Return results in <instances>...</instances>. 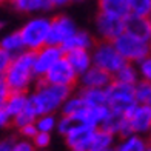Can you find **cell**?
Returning <instances> with one entry per match:
<instances>
[{"instance_id": "6da1fadb", "label": "cell", "mask_w": 151, "mask_h": 151, "mask_svg": "<svg viewBox=\"0 0 151 151\" xmlns=\"http://www.w3.org/2000/svg\"><path fill=\"white\" fill-rule=\"evenodd\" d=\"M70 86L50 83L45 80H39L37 88L28 94V105L37 116L46 113H56L62 108L63 102L71 96Z\"/></svg>"}, {"instance_id": "7a4b0ae2", "label": "cell", "mask_w": 151, "mask_h": 151, "mask_svg": "<svg viewBox=\"0 0 151 151\" xmlns=\"http://www.w3.org/2000/svg\"><path fill=\"white\" fill-rule=\"evenodd\" d=\"M34 63V51L23 50L22 52L16 54L11 60V65L8 66L3 79L8 85L9 91H23L26 93L28 88L36 77L32 71Z\"/></svg>"}, {"instance_id": "3957f363", "label": "cell", "mask_w": 151, "mask_h": 151, "mask_svg": "<svg viewBox=\"0 0 151 151\" xmlns=\"http://www.w3.org/2000/svg\"><path fill=\"white\" fill-rule=\"evenodd\" d=\"M50 28H51V19L43 17V16L29 19L19 29L22 40H23V45H25V50L37 51L42 46L48 45Z\"/></svg>"}, {"instance_id": "277c9868", "label": "cell", "mask_w": 151, "mask_h": 151, "mask_svg": "<svg viewBox=\"0 0 151 151\" xmlns=\"http://www.w3.org/2000/svg\"><path fill=\"white\" fill-rule=\"evenodd\" d=\"M106 96H108L109 109L125 116L137 105V100L134 96V85L113 80L106 86Z\"/></svg>"}, {"instance_id": "5b68a950", "label": "cell", "mask_w": 151, "mask_h": 151, "mask_svg": "<svg viewBox=\"0 0 151 151\" xmlns=\"http://www.w3.org/2000/svg\"><path fill=\"white\" fill-rule=\"evenodd\" d=\"M113 43L120 56L129 63H137V62H140L143 57H147L151 52L148 40L136 37L129 32L120 34L117 39L113 40Z\"/></svg>"}, {"instance_id": "8992f818", "label": "cell", "mask_w": 151, "mask_h": 151, "mask_svg": "<svg viewBox=\"0 0 151 151\" xmlns=\"http://www.w3.org/2000/svg\"><path fill=\"white\" fill-rule=\"evenodd\" d=\"M91 59L93 65L108 71L111 76L127 62L116 50L114 43L108 42V40H102V42L94 45V48L91 50Z\"/></svg>"}, {"instance_id": "52a82bcc", "label": "cell", "mask_w": 151, "mask_h": 151, "mask_svg": "<svg viewBox=\"0 0 151 151\" xmlns=\"http://www.w3.org/2000/svg\"><path fill=\"white\" fill-rule=\"evenodd\" d=\"M63 56H65L63 48L59 45H50V43L42 46L37 51H34V63H32L34 77L37 80L43 79L45 74L50 71V68Z\"/></svg>"}, {"instance_id": "ba28073f", "label": "cell", "mask_w": 151, "mask_h": 151, "mask_svg": "<svg viewBox=\"0 0 151 151\" xmlns=\"http://www.w3.org/2000/svg\"><path fill=\"white\" fill-rule=\"evenodd\" d=\"M40 80L73 88L79 80V74L76 73V70L70 65V62H68L63 56L60 60H57L56 63L50 68V71L45 74V77L40 79Z\"/></svg>"}, {"instance_id": "9c48e42d", "label": "cell", "mask_w": 151, "mask_h": 151, "mask_svg": "<svg viewBox=\"0 0 151 151\" xmlns=\"http://www.w3.org/2000/svg\"><path fill=\"white\" fill-rule=\"evenodd\" d=\"M96 31L102 40L113 42L114 39H117L120 34L125 32V19L99 11L96 17Z\"/></svg>"}, {"instance_id": "30bf717a", "label": "cell", "mask_w": 151, "mask_h": 151, "mask_svg": "<svg viewBox=\"0 0 151 151\" xmlns=\"http://www.w3.org/2000/svg\"><path fill=\"white\" fill-rule=\"evenodd\" d=\"M96 131H97L96 127L86 123H76L74 128L65 136L66 145L71 151H90Z\"/></svg>"}, {"instance_id": "8fae6325", "label": "cell", "mask_w": 151, "mask_h": 151, "mask_svg": "<svg viewBox=\"0 0 151 151\" xmlns=\"http://www.w3.org/2000/svg\"><path fill=\"white\" fill-rule=\"evenodd\" d=\"M77 31L74 20L68 16H57L51 19V28H50V36H48V43L50 45H59L62 46L73 34Z\"/></svg>"}, {"instance_id": "7c38bea8", "label": "cell", "mask_w": 151, "mask_h": 151, "mask_svg": "<svg viewBox=\"0 0 151 151\" xmlns=\"http://www.w3.org/2000/svg\"><path fill=\"white\" fill-rule=\"evenodd\" d=\"M134 134H145L151 128V108L147 104H137L127 114Z\"/></svg>"}, {"instance_id": "4fadbf2b", "label": "cell", "mask_w": 151, "mask_h": 151, "mask_svg": "<svg viewBox=\"0 0 151 151\" xmlns=\"http://www.w3.org/2000/svg\"><path fill=\"white\" fill-rule=\"evenodd\" d=\"M79 82L82 88H106L113 82V76L108 71L93 65L83 74L79 76Z\"/></svg>"}, {"instance_id": "5bb4252c", "label": "cell", "mask_w": 151, "mask_h": 151, "mask_svg": "<svg viewBox=\"0 0 151 151\" xmlns=\"http://www.w3.org/2000/svg\"><path fill=\"white\" fill-rule=\"evenodd\" d=\"M125 32H129L136 37L148 40L151 36V17L129 14L125 17Z\"/></svg>"}, {"instance_id": "9a60e30c", "label": "cell", "mask_w": 151, "mask_h": 151, "mask_svg": "<svg viewBox=\"0 0 151 151\" xmlns=\"http://www.w3.org/2000/svg\"><path fill=\"white\" fill-rule=\"evenodd\" d=\"M65 59L70 62V65L76 70L79 76L83 74L88 68L93 66L91 51L90 50H71L65 52Z\"/></svg>"}, {"instance_id": "2e32d148", "label": "cell", "mask_w": 151, "mask_h": 151, "mask_svg": "<svg viewBox=\"0 0 151 151\" xmlns=\"http://www.w3.org/2000/svg\"><path fill=\"white\" fill-rule=\"evenodd\" d=\"M96 45L94 42V37L91 36L90 32L86 31H82V29H77L73 36L66 40V42L62 45L63 51H71V50H93Z\"/></svg>"}, {"instance_id": "e0dca14e", "label": "cell", "mask_w": 151, "mask_h": 151, "mask_svg": "<svg viewBox=\"0 0 151 151\" xmlns=\"http://www.w3.org/2000/svg\"><path fill=\"white\" fill-rule=\"evenodd\" d=\"M26 106H28V94L23 91H11L5 102V109L9 113L11 117H16Z\"/></svg>"}, {"instance_id": "ac0fdd59", "label": "cell", "mask_w": 151, "mask_h": 151, "mask_svg": "<svg viewBox=\"0 0 151 151\" xmlns=\"http://www.w3.org/2000/svg\"><path fill=\"white\" fill-rule=\"evenodd\" d=\"M97 5H99V11L105 12V14L117 16V17H123V19L129 16L127 0H99Z\"/></svg>"}, {"instance_id": "d6986e66", "label": "cell", "mask_w": 151, "mask_h": 151, "mask_svg": "<svg viewBox=\"0 0 151 151\" xmlns=\"http://www.w3.org/2000/svg\"><path fill=\"white\" fill-rule=\"evenodd\" d=\"M85 100L86 106H104L108 105L106 88H82L79 93Z\"/></svg>"}, {"instance_id": "ffe728a7", "label": "cell", "mask_w": 151, "mask_h": 151, "mask_svg": "<svg viewBox=\"0 0 151 151\" xmlns=\"http://www.w3.org/2000/svg\"><path fill=\"white\" fill-rule=\"evenodd\" d=\"M14 9L23 14H31V12H42L48 11L52 6L48 0H11Z\"/></svg>"}, {"instance_id": "44dd1931", "label": "cell", "mask_w": 151, "mask_h": 151, "mask_svg": "<svg viewBox=\"0 0 151 151\" xmlns=\"http://www.w3.org/2000/svg\"><path fill=\"white\" fill-rule=\"evenodd\" d=\"M113 80L116 82H122V83H128V85H136L140 80L139 70H137L136 63H129L125 62L117 71L113 74Z\"/></svg>"}, {"instance_id": "7402d4cb", "label": "cell", "mask_w": 151, "mask_h": 151, "mask_svg": "<svg viewBox=\"0 0 151 151\" xmlns=\"http://www.w3.org/2000/svg\"><path fill=\"white\" fill-rule=\"evenodd\" d=\"M148 142L142 137V134H131L122 137V140L114 147V151H147Z\"/></svg>"}, {"instance_id": "603a6c76", "label": "cell", "mask_w": 151, "mask_h": 151, "mask_svg": "<svg viewBox=\"0 0 151 151\" xmlns=\"http://www.w3.org/2000/svg\"><path fill=\"white\" fill-rule=\"evenodd\" d=\"M90 151H114V134L97 128Z\"/></svg>"}, {"instance_id": "cb8c5ba5", "label": "cell", "mask_w": 151, "mask_h": 151, "mask_svg": "<svg viewBox=\"0 0 151 151\" xmlns=\"http://www.w3.org/2000/svg\"><path fill=\"white\" fill-rule=\"evenodd\" d=\"M0 46H2L5 51H8L9 54H12V56H16V54L22 52L25 50L22 36H20L19 31L9 32V34H6L5 37H2V40H0Z\"/></svg>"}, {"instance_id": "d4e9b609", "label": "cell", "mask_w": 151, "mask_h": 151, "mask_svg": "<svg viewBox=\"0 0 151 151\" xmlns=\"http://www.w3.org/2000/svg\"><path fill=\"white\" fill-rule=\"evenodd\" d=\"M85 108H86L85 100L82 99L80 94H76V96H70L63 102V105H62L60 109H62V114L63 116H71V117L76 119Z\"/></svg>"}, {"instance_id": "484cf974", "label": "cell", "mask_w": 151, "mask_h": 151, "mask_svg": "<svg viewBox=\"0 0 151 151\" xmlns=\"http://www.w3.org/2000/svg\"><path fill=\"white\" fill-rule=\"evenodd\" d=\"M34 123H36L37 131L51 134V131H54L57 127V119H56V116H54V113H46V114L37 116V119Z\"/></svg>"}, {"instance_id": "4316f807", "label": "cell", "mask_w": 151, "mask_h": 151, "mask_svg": "<svg viewBox=\"0 0 151 151\" xmlns=\"http://www.w3.org/2000/svg\"><path fill=\"white\" fill-rule=\"evenodd\" d=\"M129 14L151 17V0H127Z\"/></svg>"}, {"instance_id": "83f0119b", "label": "cell", "mask_w": 151, "mask_h": 151, "mask_svg": "<svg viewBox=\"0 0 151 151\" xmlns=\"http://www.w3.org/2000/svg\"><path fill=\"white\" fill-rule=\"evenodd\" d=\"M134 96H136L137 104H148V100L151 97V82L140 79L134 85Z\"/></svg>"}, {"instance_id": "f1b7e54d", "label": "cell", "mask_w": 151, "mask_h": 151, "mask_svg": "<svg viewBox=\"0 0 151 151\" xmlns=\"http://www.w3.org/2000/svg\"><path fill=\"white\" fill-rule=\"evenodd\" d=\"M36 119H37V114L32 111V108L28 105L22 113H19L16 117H12V122H14V125L20 129L22 127H25V125H29V123H34L36 122Z\"/></svg>"}, {"instance_id": "f546056e", "label": "cell", "mask_w": 151, "mask_h": 151, "mask_svg": "<svg viewBox=\"0 0 151 151\" xmlns=\"http://www.w3.org/2000/svg\"><path fill=\"white\" fill-rule=\"evenodd\" d=\"M76 123H79V122L76 120L74 117H71V116H63V114H62V117L57 120V127H56V129H57V131H59L62 136H66V134L74 128Z\"/></svg>"}, {"instance_id": "4dcf8cb0", "label": "cell", "mask_w": 151, "mask_h": 151, "mask_svg": "<svg viewBox=\"0 0 151 151\" xmlns=\"http://www.w3.org/2000/svg\"><path fill=\"white\" fill-rule=\"evenodd\" d=\"M137 70H139V76L142 80L151 82V52L147 57H143L140 62H137Z\"/></svg>"}, {"instance_id": "1f68e13d", "label": "cell", "mask_w": 151, "mask_h": 151, "mask_svg": "<svg viewBox=\"0 0 151 151\" xmlns=\"http://www.w3.org/2000/svg\"><path fill=\"white\" fill-rule=\"evenodd\" d=\"M50 142H51L50 133H42V131H39L36 136L32 137V145L37 147V148H46L48 145H50Z\"/></svg>"}, {"instance_id": "d6a6232c", "label": "cell", "mask_w": 151, "mask_h": 151, "mask_svg": "<svg viewBox=\"0 0 151 151\" xmlns=\"http://www.w3.org/2000/svg\"><path fill=\"white\" fill-rule=\"evenodd\" d=\"M12 54H9L8 51H5L2 46H0V76H5L8 66L11 65V60H12Z\"/></svg>"}, {"instance_id": "836d02e7", "label": "cell", "mask_w": 151, "mask_h": 151, "mask_svg": "<svg viewBox=\"0 0 151 151\" xmlns=\"http://www.w3.org/2000/svg\"><path fill=\"white\" fill-rule=\"evenodd\" d=\"M9 93H11V91H9L8 85H6L3 76H0V108L5 106V102H6V99H8Z\"/></svg>"}, {"instance_id": "e575fe53", "label": "cell", "mask_w": 151, "mask_h": 151, "mask_svg": "<svg viewBox=\"0 0 151 151\" xmlns=\"http://www.w3.org/2000/svg\"><path fill=\"white\" fill-rule=\"evenodd\" d=\"M20 133H22L25 137H28V139H32V137L36 136L39 131L36 128V123H29V125H25V127L20 128Z\"/></svg>"}, {"instance_id": "d590c367", "label": "cell", "mask_w": 151, "mask_h": 151, "mask_svg": "<svg viewBox=\"0 0 151 151\" xmlns=\"http://www.w3.org/2000/svg\"><path fill=\"white\" fill-rule=\"evenodd\" d=\"M11 120H12V117L9 116V113L5 109V106H3V108H0V128L8 127Z\"/></svg>"}, {"instance_id": "8d00e7d4", "label": "cell", "mask_w": 151, "mask_h": 151, "mask_svg": "<svg viewBox=\"0 0 151 151\" xmlns=\"http://www.w3.org/2000/svg\"><path fill=\"white\" fill-rule=\"evenodd\" d=\"M12 151H36V150H34V145L29 142H16Z\"/></svg>"}, {"instance_id": "74e56055", "label": "cell", "mask_w": 151, "mask_h": 151, "mask_svg": "<svg viewBox=\"0 0 151 151\" xmlns=\"http://www.w3.org/2000/svg\"><path fill=\"white\" fill-rule=\"evenodd\" d=\"M14 145H16V142L12 139H3V140H0V151H12Z\"/></svg>"}, {"instance_id": "f35d334b", "label": "cell", "mask_w": 151, "mask_h": 151, "mask_svg": "<svg viewBox=\"0 0 151 151\" xmlns=\"http://www.w3.org/2000/svg\"><path fill=\"white\" fill-rule=\"evenodd\" d=\"M51 3L52 8H62V6H66L68 3H71L73 0H48Z\"/></svg>"}, {"instance_id": "ab89813d", "label": "cell", "mask_w": 151, "mask_h": 151, "mask_svg": "<svg viewBox=\"0 0 151 151\" xmlns=\"http://www.w3.org/2000/svg\"><path fill=\"white\" fill-rule=\"evenodd\" d=\"M148 142H150V145H151V128H150V131H148Z\"/></svg>"}, {"instance_id": "60d3db41", "label": "cell", "mask_w": 151, "mask_h": 151, "mask_svg": "<svg viewBox=\"0 0 151 151\" xmlns=\"http://www.w3.org/2000/svg\"><path fill=\"white\" fill-rule=\"evenodd\" d=\"M148 45H150V51H151V36L148 37Z\"/></svg>"}, {"instance_id": "b9f144b4", "label": "cell", "mask_w": 151, "mask_h": 151, "mask_svg": "<svg viewBox=\"0 0 151 151\" xmlns=\"http://www.w3.org/2000/svg\"><path fill=\"white\" fill-rule=\"evenodd\" d=\"M147 105H148V106L151 108V97H150V100H148V104H147Z\"/></svg>"}, {"instance_id": "7bdbcfd3", "label": "cell", "mask_w": 151, "mask_h": 151, "mask_svg": "<svg viewBox=\"0 0 151 151\" xmlns=\"http://www.w3.org/2000/svg\"><path fill=\"white\" fill-rule=\"evenodd\" d=\"M2 28H3V23H2V22H0V31H2Z\"/></svg>"}, {"instance_id": "ee69618b", "label": "cell", "mask_w": 151, "mask_h": 151, "mask_svg": "<svg viewBox=\"0 0 151 151\" xmlns=\"http://www.w3.org/2000/svg\"><path fill=\"white\" fill-rule=\"evenodd\" d=\"M147 151H151V145H148V148H147Z\"/></svg>"}, {"instance_id": "f6af8a7d", "label": "cell", "mask_w": 151, "mask_h": 151, "mask_svg": "<svg viewBox=\"0 0 151 151\" xmlns=\"http://www.w3.org/2000/svg\"><path fill=\"white\" fill-rule=\"evenodd\" d=\"M73 2H83V0H73Z\"/></svg>"}]
</instances>
